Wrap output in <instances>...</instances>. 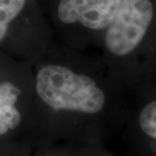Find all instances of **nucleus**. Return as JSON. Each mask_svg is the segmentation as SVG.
<instances>
[{"label":"nucleus","mask_w":156,"mask_h":156,"mask_svg":"<svg viewBox=\"0 0 156 156\" xmlns=\"http://www.w3.org/2000/svg\"><path fill=\"white\" fill-rule=\"evenodd\" d=\"M32 69L36 131L92 144L109 104L100 59L55 42Z\"/></svg>","instance_id":"f257e3e1"},{"label":"nucleus","mask_w":156,"mask_h":156,"mask_svg":"<svg viewBox=\"0 0 156 156\" xmlns=\"http://www.w3.org/2000/svg\"><path fill=\"white\" fill-rule=\"evenodd\" d=\"M27 0H0V51L33 64L55 43L44 22L25 17Z\"/></svg>","instance_id":"20e7f679"},{"label":"nucleus","mask_w":156,"mask_h":156,"mask_svg":"<svg viewBox=\"0 0 156 156\" xmlns=\"http://www.w3.org/2000/svg\"><path fill=\"white\" fill-rule=\"evenodd\" d=\"M122 0H59L53 30L62 44L79 50L99 46L102 35L119 10Z\"/></svg>","instance_id":"7ed1b4c3"},{"label":"nucleus","mask_w":156,"mask_h":156,"mask_svg":"<svg viewBox=\"0 0 156 156\" xmlns=\"http://www.w3.org/2000/svg\"><path fill=\"white\" fill-rule=\"evenodd\" d=\"M36 130L32 65L5 54L0 59V141Z\"/></svg>","instance_id":"f03ea898"},{"label":"nucleus","mask_w":156,"mask_h":156,"mask_svg":"<svg viewBox=\"0 0 156 156\" xmlns=\"http://www.w3.org/2000/svg\"><path fill=\"white\" fill-rule=\"evenodd\" d=\"M138 123L143 134L156 140V100L142 108L138 117Z\"/></svg>","instance_id":"423d86ee"},{"label":"nucleus","mask_w":156,"mask_h":156,"mask_svg":"<svg viewBox=\"0 0 156 156\" xmlns=\"http://www.w3.org/2000/svg\"><path fill=\"white\" fill-rule=\"evenodd\" d=\"M4 55H5V53H3V52H1V51H0V59L2 58V56H4Z\"/></svg>","instance_id":"1a4fd4ad"},{"label":"nucleus","mask_w":156,"mask_h":156,"mask_svg":"<svg viewBox=\"0 0 156 156\" xmlns=\"http://www.w3.org/2000/svg\"><path fill=\"white\" fill-rule=\"evenodd\" d=\"M154 16L151 0H122L99 44L104 58L127 57L137 50L145 38Z\"/></svg>","instance_id":"39448f33"},{"label":"nucleus","mask_w":156,"mask_h":156,"mask_svg":"<svg viewBox=\"0 0 156 156\" xmlns=\"http://www.w3.org/2000/svg\"><path fill=\"white\" fill-rule=\"evenodd\" d=\"M37 156H72L66 150H51L44 151L41 154H38Z\"/></svg>","instance_id":"6e6552de"},{"label":"nucleus","mask_w":156,"mask_h":156,"mask_svg":"<svg viewBox=\"0 0 156 156\" xmlns=\"http://www.w3.org/2000/svg\"><path fill=\"white\" fill-rule=\"evenodd\" d=\"M23 147L19 140L0 141V156H18Z\"/></svg>","instance_id":"0eeeda50"}]
</instances>
